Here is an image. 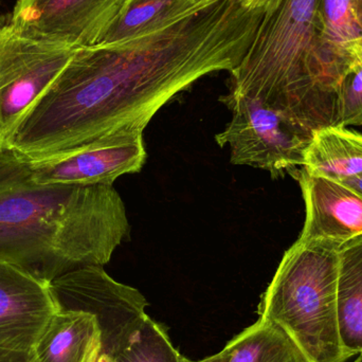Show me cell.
I'll return each instance as SVG.
<instances>
[{"mask_svg":"<svg viewBox=\"0 0 362 362\" xmlns=\"http://www.w3.org/2000/svg\"><path fill=\"white\" fill-rule=\"evenodd\" d=\"M264 12L213 0L151 35L78 49L21 123L12 151L42 163L117 132L144 133L178 93L238 67Z\"/></svg>","mask_w":362,"mask_h":362,"instance_id":"obj_1","label":"cell"},{"mask_svg":"<svg viewBox=\"0 0 362 362\" xmlns=\"http://www.w3.org/2000/svg\"><path fill=\"white\" fill-rule=\"evenodd\" d=\"M129 232L114 185L40 183L30 161L0 150V262L52 282L103 267Z\"/></svg>","mask_w":362,"mask_h":362,"instance_id":"obj_2","label":"cell"},{"mask_svg":"<svg viewBox=\"0 0 362 362\" xmlns=\"http://www.w3.org/2000/svg\"><path fill=\"white\" fill-rule=\"evenodd\" d=\"M346 74L323 47L321 0H272L246 54L230 72V90L314 133L338 125Z\"/></svg>","mask_w":362,"mask_h":362,"instance_id":"obj_3","label":"cell"},{"mask_svg":"<svg viewBox=\"0 0 362 362\" xmlns=\"http://www.w3.org/2000/svg\"><path fill=\"white\" fill-rule=\"evenodd\" d=\"M298 240L262 297L259 318L282 329L310 362L350 359L340 335L338 249Z\"/></svg>","mask_w":362,"mask_h":362,"instance_id":"obj_4","label":"cell"},{"mask_svg":"<svg viewBox=\"0 0 362 362\" xmlns=\"http://www.w3.org/2000/svg\"><path fill=\"white\" fill-rule=\"evenodd\" d=\"M76 50L12 23L0 27V150H12L21 123Z\"/></svg>","mask_w":362,"mask_h":362,"instance_id":"obj_5","label":"cell"},{"mask_svg":"<svg viewBox=\"0 0 362 362\" xmlns=\"http://www.w3.org/2000/svg\"><path fill=\"white\" fill-rule=\"evenodd\" d=\"M221 100L232 119L215 141L229 146L232 165L266 170L272 177L303 167L313 132L248 95L230 90Z\"/></svg>","mask_w":362,"mask_h":362,"instance_id":"obj_6","label":"cell"},{"mask_svg":"<svg viewBox=\"0 0 362 362\" xmlns=\"http://www.w3.org/2000/svg\"><path fill=\"white\" fill-rule=\"evenodd\" d=\"M61 310L52 284L0 262V362H30L51 319Z\"/></svg>","mask_w":362,"mask_h":362,"instance_id":"obj_7","label":"cell"},{"mask_svg":"<svg viewBox=\"0 0 362 362\" xmlns=\"http://www.w3.org/2000/svg\"><path fill=\"white\" fill-rule=\"evenodd\" d=\"M129 0H17L10 23L36 37L95 46Z\"/></svg>","mask_w":362,"mask_h":362,"instance_id":"obj_8","label":"cell"},{"mask_svg":"<svg viewBox=\"0 0 362 362\" xmlns=\"http://www.w3.org/2000/svg\"><path fill=\"white\" fill-rule=\"evenodd\" d=\"M146 160L142 132L121 131L31 167L36 181L45 185H112L139 172Z\"/></svg>","mask_w":362,"mask_h":362,"instance_id":"obj_9","label":"cell"},{"mask_svg":"<svg viewBox=\"0 0 362 362\" xmlns=\"http://www.w3.org/2000/svg\"><path fill=\"white\" fill-rule=\"evenodd\" d=\"M305 202L303 242L329 243L341 247L362 235V197L339 181L296 170Z\"/></svg>","mask_w":362,"mask_h":362,"instance_id":"obj_10","label":"cell"},{"mask_svg":"<svg viewBox=\"0 0 362 362\" xmlns=\"http://www.w3.org/2000/svg\"><path fill=\"white\" fill-rule=\"evenodd\" d=\"M102 344L95 315L61 308L42 332L30 362H97Z\"/></svg>","mask_w":362,"mask_h":362,"instance_id":"obj_11","label":"cell"},{"mask_svg":"<svg viewBox=\"0 0 362 362\" xmlns=\"http://www.w3.org/2000/svg\"><path fill=\"white\" fill-rule=\"evenodd\" d=\"M302 169L313 176L344 181L362 174V135L342 125L316 129Z\"/></svg>","mask_w":362,"mask_h":362,"instance_id":"obj_12","label":"cell"},{"mask_svg":"<svg viewBox=\"0 0 362 362\" xmlns=\"http://www.w3.org/2000/svg\"><path fill=\"white\" fill-rule=\"evenodd\" d=\"M213 0H129L98 45L116 44L156 33Z\"/></svg>","mask_w":362,"mask_h":362,"instance_id":"obj_13","label":"cell"},{"mask_svg":"<svg viewBox=\"0 0 362 362\" xmlns=\"http://www.w3.org/2000/svg\"><path fill=\"white\" fill-rule=\"evenodd\" d=\"M340 335L350 358L362 353V235L338 249Z\"/></svg>","mask_w":362,"mask_h":362,"instance_id":"obj_14","label":"cell"},{"mask_svg":"<svg viewBox=\"0 0 362 362\" xmlns=\"http://www.w3.org/2000/svg\"><path fill=\"white\" fill-rule=\"evenodd\" d=\"M223 350L228 362H310L282 329L261 318Z\"/></svg>","mask_w":362,"mask_h":362,"instance_id":"obj_15","label":"cell"},{"mask_svg":"<svg viewBox=\"0 0 362 362\" xmlns=\"http://www.w3.org/2000/svg\"><path fill=\"white\" fill-rule=\"evenodd\" d=\"M323 47L342 70L352 68L351 49L362 40V0H321Z\"/></svg>","mask_w":362,"mask_h":362,"instance_id":"obj_16","label":"cell"},{"mask_svg":"<svg viewBox=\"0 0 362 362\" xmlns=\"http://www.w3.org/2000/svg\"><path fill=\"white\" fill-rule=\"evenodd\" d=\"M112 362H192L173 346L167 329L146 316L129 344Z\"/></svg>","mask_w":362,"mask_h":362,"instance_id":"obj_17","label":"cell"},{"mask_svg":"<svg viewBox=\"0 0 362 362\" xmlns=\"http://www.w3.org/2000/svg\"><path fill=\"white\" fill-rule=\"evenodd\" d=\"M338 125H362V64L354 62L338 91Z\"/></svg>","mask_w":362,"mask_h":362,"instance_id":"obj_18","label":"cell"},{"mask_svg":"<svg viewBox=\"0 0 362 362\" xmlns=\"http://www.w3.org/2000/svg\"><path fill=\"white\" fill-rule=\"evenodd\" d=\"M101 353L98 357L97 362H112L117 353L124 348L125 344L129 342V336L123 333H117V332H107L102 334Z\"/></svg>","mask_w":362,"mask_h":362,"instance_id":"obj_19","label":"cell"},{"mask_svg":"<svg viewBox=\"0 0 362 362\" xmlns=\"http://www.w3.org/2000/svg\"><path fill=\"white\" fill-rule=\"evenodd\" d=\"M339 182L344 183L346 187H350L353 191L356 192L358 195L362 197V174L361 175L356 176V177L350 178L344 181H339Z\"/></svg>","mask_w":362,"mask_h":362,"instance_id":"obj_20","label":"cell"},{"mask_svg":"<svg viewBox=\"0 0 362 362\" xmlns=\"http://www.w3.org/2000/svg\"><path fill=\"white\" fill-rule=\"evenodd\" d=\"M238 1L249 10H257V8H265L272 0H238Z\"/></svg>","mask_w":362,"mask_h":362,"instance_id":"obj_21","label":"cell"},{"mask_svg":"<svg viewBox=\"0 0 362 362\" xmlns=\"http://www.w3.org/2000/svg\"><path fill=\"white\" fill-rule=\"evenodd\" d=\"M351 57H352L353 63L357 62L362 64V40L353 45L351 49Z\"/></svg>","mask_w":362,"mask_h":362,"instance_id":"obj_22","label":"cell"},{"mask_svg":"<svg viewBox=\"0 0 362 362\" xmlns=\"http://www.w3.org/2000/svg\"><path fill=\"white\" fill-rule=\"evenodd\" d=\"M196 362H228V355L226 351L223 350L217 353V354L212 355V356L206 357V358Z\"/></svg>","mask_w":362,"mask_h":362,"instance_id":"obj_23","label":"cell"},{"mask_svg":"<svg viewBox=\"0 0 362 362\" xmlns=\"http://www.w3.org/2000/svg\"><path fill=\"white\" fill-rule=\"evenodd\" d=\"M355 362H362V355H359L358 358H357Z\"/></svg>","mask_w":362,"mask_h":362,"instance_id":"obj_24","label":"cell"},{"mask_svg":"<svg viewBox=\"0 0 362 362\" xmlns=\"http://www.w3.org/2000/svg\"><path fill=\"white\" fill-rule=\"evenodd\" d=\"M361 355H362V353H361Z\"/></svg>","mask_w":362,"mask_h":362,"instance_id":"obj_25","label":"cell"}]
</instances>
